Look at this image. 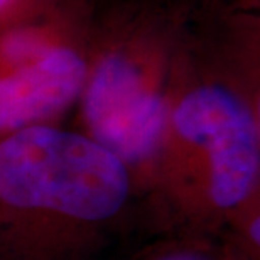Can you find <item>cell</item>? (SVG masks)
<instances>
[{
	"label": "cell",
	"instance_id": "obj_1",
	"mask_svg": "<svg viewBox=\"0 0 260 260\" xmlns=\"http://www.w3.org/2000/svg\"><path fill=\"white\" fill-rule=\"evenodd\" d=\"M188 22L147 194L181 235L215 240L260 200L258 15Z\"/></svg>",
	"mask_w": 260,
	"mask_h": 260
},
{
	"label": "cell",
	"instance_id": "obj_4",
	"mask_svg": "<svg viewBox=\"0 0 260 260\" xmlns=\"http://www.w3.org/2000/svg\"><path fill=\"white\" fill-rule=\"evenodd\" d=\"M93 24L81 0L0 29V137L59 123L86 80Z\"/></svg>",
	"mask_w": 260,
	"mask_h": 260
},
{
	"label": "cell",
	"instance_id": "obj_5",
	"mask_svg": "<svg viewBox=\"0 0 260 260\" xmlns=\"http://www.w3.org/2000/svg\"><path fill=\"white\" fill-rule=\"evenodd\" d=\"M135 260H226L208 238L196 235H179L149 248Z\"/></svg>",
	"mask_w": 260,
	"mask_h": 260
},
{
	"label": "cell",
	"instance_id": "obj_6",
	"mask_svg": "<svg viewBox=\"0 0 260 260\" xmlns=\"http://www.w3.org/2000/svg\"><path fill=\"white\" fill-rule=\"evenodd\" d=\"M59 0H0V29L49 9Z\"/></svg>",
	"mask_w": 260,
	"mask_h": 260
},
{
	"label": "cell",
	"instance_id": "obj_3",
	"mask_svg": "<svg viewBox=\"0 0 260 260\" xmlns=\"http://www.w3.org/2000/svg\"><path fill=\"white\" fill-rule=\"evenodd\" d=\"M188 19L173 10L127 9L93 25L80 130L117 154L147 193Z\"/></svg>",
	"mask_w": 260,
	"mask_h": 260
},
{
	"label": "cell",
	"instance_id": "obj_2",
	"mask_svg": "<svg viewBox=\"0 0 260 260\" xmlns=\"http://www.w3.org/2000/svg\"><path fill=\"white\" fill-rule=\"evenodd\" d=\"M139 193L127 164L61 123L0 137V250L12 260H78Z\"/></svg>",
	"mask_w": 260,
	"mask_h": 260
}]
</instances>
